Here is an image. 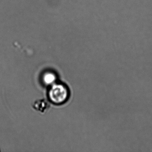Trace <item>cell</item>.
I'll use <instances>...</instances> for the list:
<instances>
[{"label":"cell","instance_id":"6da1fadb","mask_svg":"<svg viewBox=\"0 0 152 152\" xmlns=\"http://www.w3.org/2000/svg\"><path fill=\"white\" fill-rule=\"evenodd\" d=\"M69 92L66 87L62 84H54L49 91L48 96L54 104L64 103L68 97Z\"/></svg>","mask_w":152,"mask_h":152},{"label":"cell","instance_id":"7a4b0ae2","mask_svg":"<svg viewBox=\"0 0 152 152\" xmlns=\"http://www.w3.org/2000/svg\"><path fill=\"white\" fill-rule=\"evenodd\" d=\"M34 108L41 113H45L49 109L50 105L48 101L44 99H39L34 103Z\"/></svg>","mask_w":152,"mask_h":152},{"label":"cell","instance_id":"3957f363","mask_svg":"<svg viewBox=\"0 0 152 152\" xmlns=\"http://www.w3.org/2000/svg\"><path fill=\"white\" fill-rule=\"evenodd\" d=\"M56 80V75L50 72L46 73L43 75V81L47 85H51L54 84Z\"/></svg>","mask_w":152,"mask_h":152}]
</instances>
